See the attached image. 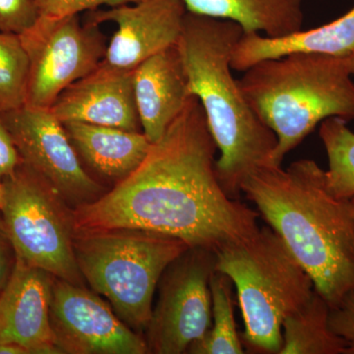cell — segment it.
Returning <instances> with one entry per match:
<instances>
[{"label":"cell","instance_id":"15","mask_svg":"<svg viewBox=\"0 0 354 354\" xmlns=\"http://www.w3.org/2000/svg\"><path fill=\"white\" fill-rule=\"evenodd\" d=\"M133 87L142 132L155 143L192 97L177 44L156 53L133 70Z\"/></svg>","mask_w":354,"mask_h":354},{"label":"cell","instance_id":"1","mask_svg":"<svg viewBox=\"0 0 354 354\" xmlns=\"http://www.w3.org/2000/svg\"><path fill=\"white\" fill-rule=\"evenodd\" d=\"M218 151L192 95L136 171L95 201L72 209L75 230H138L220 250L259 230V213L221 187Z\"/></svg>","mask_w":354,"mask_h":354},{"label":"cell","instance_id":"19","mask_svg":"<svg viewBox=\"0 0 354 354\" xmlns=\"http://www.w3.org/2000/svg\"><path fill=\"white\" fill-rule=\"evenodd\" d=\"M330 307L317 291L283 323L279 354H346V344L330 328Z\"/></svg>","mask_w":354,"mask_h":354},{"label":"cell","instance_id":"17","mask_svg":"<svg viewBox=\"0 0 354 354\" xmlns=\"http://www.w3.org/2000/svg\"><path fill=\"white\" fill-rule=\"evenodd\" d=\"M64 125L80 160L115 184L138 169L153 144L142 131L74 121Z\"/></svg>","mask_w":354,"mask_h":354},{"label":"cell","instance_id":"21","mask_svg":"<svg viewBox=\"0 0 354 354\" xmlns=\"http://www.w3.org/2000/svg\"><path fill=\"white\" fill-rule=\"evenodd\" d=\"M319 135L329 160L326 172L330 189L337 197L351 199L354 196V132L348 121L330 118L321 122Z\"/></svg>","mask_w":354,"mask_h":354},{"label":"cell","instance_id":"20","mask_svg":"<svg viewBox=\"0 0 354 354\" xmlns=\"http://www.w3.org/2000/svg\"><path fill=\"white\" fill-rule=\"evenodd\" d=\"M232 281L227 274L215 272L209 281L212 298V325L201 342L188 353L196 354H242L241 335L237 333L232 300Z\"/></svg>","mask_w":354,"mask_h":354},{"label":"cell","instance_id":"18","mask_svg":"<svg viewBox=\"0 0 354 354\" xmlns=\"http://www.w3.org/2000/svg\"><path fill=\"white\" fill-rule=\"evenodd\" d=\"M188 12L230 20L243 32L281 38L301 31L304 0H183Z\"/></svg>","mask_w":354,"mask_h":354},{"label":"cell","instance_id":"5","mask_svg":"<svg viewBox=\"0 0 354 354\" xmlns=\"http://www.w3.org/2000/svg\"><path fill=\"white\" fill-rule=\"evenodd\" d=\"M216 256V271L236 288L245 325L242 344L252 353L279 354L283 321L315 291L308 272L270 225Z\"/></svg>","mask_w":354,"mask_h":354},{"label":"cell","instance_id":"4","mask_svg":"<svg viewBox=\"0 0 354 354\" xmlns=\"http://www.w3.org/2000/svg\"><path fill=\"white\" fill-rule=\"evenodd\" d=\"M243 72L239 82L247 102L277 137L270 165H281L327 118L354 120V74L344 58L293 53Z\"/></svg>","mask_w":354,"mask_h":354},{"label":"cell","instance_id":"7","mask_svg":"<svg viewBox=\"0 0 354 354\" xmlns=\"http://www.w3.org/2000/svg\"><path fill=\"white\" fill-rule=\"evenodd\" d=\"M2 183L4 205L0 212L16 259L55 279L84 286L74 250L72 209L22 162Z\"/></svg>","mask_w":354,"mask_h":354},{"label":"cell","instance_id":"30","mask_svg":"<svg viewBox=\"0 0 354 354\" xmlns=\"http://www.w3.org/2000/svg\"><path fill=\"white\" fill-rule=\"evenodd\" d=\"M351 206H353V212H354V196L351 197Z\"/></svg>","mask_w":354,"mask_h":354},{"label":"cell","instance_id":"28","mask_svg":"<svg viewBox=\"0 0 354 354\" xmlns=\"http://www.w3.org/2000/svg\"><path fill=\"white\" fill-rule=\"evenodd\" d=\"M0 354H28L26 349L19 346L0 342Z\"/></svg>","mask_w":354,"mask_h":354},{"label":"cell","instance_id":"27","mask_svg":"<svg viewBox=\"0 0 354 354\" xmlns=\"http://www.w3.org/2000/svg\"><path fill=\"white\" fill-rule=\"evenodd\" d=\"M15 263V251L7 234L3 218L0 212V293L10 278Z\"/></svg>","mask_w":354,"mask_h":354},{"label":"cell","instance_id":"10","mask_svg":"<svg viewBox=\"0 0 354 354\" xmlns=\"http://www.w3.org/2000/svg\"><path fill=\"white\" fill-rule=\"evenodd\" d=\"M21 162L50 186L71 209L106 193L84 169L64 123L50 109L22 108L2 113Z\"/></svg>","mask_w":354,"mask_h":354},{"label":"cell","instance_id":"24","mask_svg":"<svg viewBox=\"0 0 354 354\" xmlns=\"http://www.w3.org/2000/svg\"><path fill=\"white\" fill-rule=\"evenodd\" d=\"M139 0H35L39 14L44 17L59 18L92 11L101 6L113 7L135 3Z\"/></svg>","mask_w":354,"mask_h":354},{"label":"cell","instance_id":"29","mask_svg":"<svg viewBox=\"0 0 354 354\" xmlns=\"http://www.w3.org/2000/svg\"><path fill=\"white\" fill-rule=\"evenodd\" d=\"M4 205V188L2 179L0 178V211L3 208Z\"/></svg>","mask_w":354,"mask_h":354},{"label":"cell","instance_id":"3","mask_svg":"<svg viewBox=\"0 0 354 354\" xmlns=\"http://www.w3.org/2000/svg\"><path fill=\"white\" fill-rule=\"evenodd\" d=\"M243 30L230 20L187 12L177 41L189 93L201 104L220 158L221 187L237 199L241 184L260 165L269 164L277 146L274 132L261 120L232 73V57Z\"/></svg>","mask_w":354,"mask_h":354},{"label":"cell","instance_id":"23","mask_svg":"<svg viewBox=\"0 0 354 354\" xmlns=\"http://www.w3.org/2000/svg\"><path fill=\"white\" fill-rule=\"evenodd\" d=\"M39 16L35 0H0V32L20 36Z\"/></svg>","mask_w":354,"mask_h":354},{"label":"cell","instance_id":"9","mask_svg":"<svg viewBox=\"0 0 354 354\" xmlns=\"http://www.w3.org/2000/svg\"><path fill=\"white\" fill-rule=\"evenodd\" d=\"M216 263L214 251L190 247L165 270L146 329L150 353H188L208 334L212 325L209 281Z\"/></svg>","mask_w":354,"mask_h":354},{"label":"cell","instance_id":"12","mask_svg":"<svg viewBox=\"0 0 354 354\" xmlns=\"http://www.w3.org/2000/svg\"><path fill=\"white\" fill-rule=\"evenodd\" d=\"M187 12L183 0H139L88 11L86 22L118 26L102 64L133 71L149 57L177 44Z\"/></svg>","mask_w":354,"mask_h":354},{"label":"cell","instance_id":"2","mask_svg":"<svg viewBox=\"0 0 354 354\" xmlns=\"http://www.w3.org/2000/svg\"><path fill=\"white\" fill-rule=\"evenodd\" d=\"M241 192L308 272L330 308L354 291V212L335 196L327 172L312 160L288 169L266 164L251 172Z\"/></svg>","mask_w":354,"mask_h":354},{"label":"cell","instance_id":"25","mask_svg":"<svg viewBox=\"0 0 354 354\" xmlns=\"http://www.w3.org/2000/svg\"><path fill=\"white\" fill-rule=\"evenodd\" d=\"M329 324L330 330L346 342V354H354V291L330 308Z\"/></svg>","mask_w":354,"mask_h":354},{"label":"cell","instance_id":"8","mask_svg":"<svg viewBox=\"0 0 354 354\" xmlns=\"http://www.w3.org/2000/svg\"><path fill=\"white\" fill-rule=\"evenodd\" d=\"M19 37L29 60L26 106L32 108L50 109L65 88L99 67L108 48L100 26L83 24L79 14L39 16Z\"/></svg>","mask_w":354,"mask_h":354},{"label":"cell","instance_id":"13","mask_svg":"<svg viewBox=\"0 0 354 354\" xmlns=\"http://www.w3.org/2000/svg\"><path fill=\"white\" fill-rule=\"evenodd\" d=\"M55 277L16 259L0 293V342L16 344L28 354H58L50 321Z\"/></svg>","mask_w":354,"mask_h":354},{"label":"cell","instance_id":"16","mask_svg":"<svg viewBox=\"0 0 354 354\" xmlns=\"http://www.w3.org/2000/svg\"><path fill=\"white\" fill-rule=\"evenodd\" d=\"M293 53L344 58L351 64L354 74V7L333 22L281 38L243 32L232 53V68L243 72L261 60Z\"/></svg>","mask_w":354,"mask_h":354},{"label":"cell","instance_id":"6","mask_svg":"<svg viewBox=\"0 0 354 354\" xmlns=\"http://www.w3.org/2000/svg\"><path fill=\"white\" fill-rule=\"evenodd\" d=\"M190 246L169 235L138 230H75L79 270L135 330H145L165 270Z\"/></svg>","mask_w":354,"mask_h":354},{"label":"cell","instance_id":"14","mask_svg":"<svg viewBox=\"0 0 354 354\" xmlns=\"http://www.w3.org/2000/svg\"><path fill=\"white\" fill-rule=\"evenodd\" d=\"M65 122H83L142 131L135 102L133 71L102 64L65 88L50 109Z\"/></svg>","mask_w":354,"mask_h":354},{"label":"cell","instance_id":"11","mask_svg":"<svg viewBox=\"0 0 354 354\" xmlns=\"http://www.w3.org/2000/svg\"><path fill=\"white\" fill-rule=\"evenodd\" d=\"M50 321L60 353H150L146 339L84 286L55 279Z\"/></svg>","mask_w":354,"mask_h":354},{"label":"cell","instance_id":"22","mask_svg":"<svg viewBox=\"0 0 354 354\" xmlns=\"http://www.w3.org/2000/svg\"><path fill=\"white\" fill-rule=\"evenodd\" d=\"M28 75L29 60L20 37L0 32V113L25 106Z\"/></svg>","mask_w":354,"mask_h":354},{"label":"cell","instance_id":"26","mask_svg":"<svg viewBox=\"0 0 354 354\" xmlns=\"http://www.w3.org/2000/svg\"><path fill=\"white\" fill-rule=\"evenodd\" d=\"M20 162L19 153L0 114V178L10 176Z\"/></svg>","mask_w":354,"mask_h":354}]
</instances>
